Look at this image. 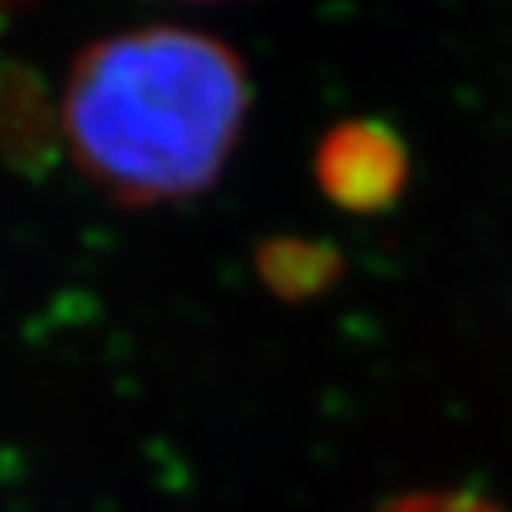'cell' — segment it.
I'll return each instance as SVG.
<instances>
[{
  "label": "cell",
  "instance_id": "cell-4",
  "mask_svg": "<svg viewBox=\"0 0 512 512\" xmlns=\"http://www.w3.org/2000/svg\"><path fill=\"white\" fill-rule=\"evenodd\" d=\"M377 512H502L491 498L473 491H409Z\"/></svg>",
  "mask_w": 512,
  "mask_h": 512
},
{
  "label": "cell",
  "instance_id": "cell-1",
  "mask_svg": "<svg viewBox=\"0 0 512 512\" xmlns=\"http://www.w3.org/2000/svg\"><path fill=\"white\" fill-rule=\"evenodd\" d=\"M249 114V75L217 36L128 29L75 61L61 128L75 164L121 203H175L221 178Z\"/></svg>",
  "mask_w": 512,
  "mask_h": 512
},
{
  "label": "cell",
  "instance_id": "cell-3",
  "mask_svg": "<svg viewBox=\"0 0 512 512\" xmlns=\"http://www.w3.org/2000/svg\"><path fill=\"white\" fill-rule=\"evenodd\" d=\"M260 278L285 299L317 296L342 271V256L310 239H274L256 256Z\"/></svg>",
  "mask_w": 512,
  "mask_h": 512
},
{
  "label": "cell",
  "instance_id": "cell-2",
  "mask_svg": "<svg viewBox=\"0 0 512 512\" xmlns=\"http://www.w3.org/2000/svg\"><path fill=\"white\" fill-rule=\"evenodd\" d=\"M313 171L331 203L352 214L392 207L406 185V150L377 121H342L320 139Z\"/></svg>",
  "mask_w": 512,
  "mask_h": 512
}]
</instances>
